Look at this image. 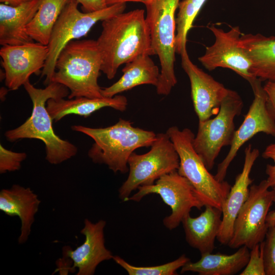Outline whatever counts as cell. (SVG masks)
<instances>
[{
  "label": "cell",
  "instance_id": "1",
  "mask_svg": "<svg viewBox=\"0 0 275 275\" xmlns=\"http://www.w3.org/2000/svg\"><path fill=\"white\" fill-rule=\"evenodd\" d=\"M96 40L102 57L101 71L108 79L119 67L136 57L155 55L144 9L123 12L102 21Z\"/></svg>",
  "mask_w": 275,
  "mask_h": 275
},
{
  "label": "cell",
  "instance_id": "2",
  "mask_svg": "<svg viewBox=\"0 0 275 275\" xmlns=\"http://www.w3.org/2000/svg\"><path fill=\"white\" fill-rule=\"evenodd\" d=\"M23 86L33 103L31 115L20 126L6 131V139L10 142L22 139L41 140L45 146V159L52 164L61 163L75 156L77 148L56 134L52 127L53 120L46 108L48 99L68 96V89L55 82L49 83L44 89L37 88L30 80Z\"/></svg>",
  "mask_w": 275,
  "mask_h": 275
},
{
  "label": "cell",
  "instance_id": "3",
  "mask_svg": "<svg viewBox=\"0 0 275 275\" xmlns=\"http://www.w3.org/2000/svg\"><path fill=\"white\" fill-rule=\"evenodd\" d=\"M133 122L120 118L115 124L105 128L72 125L73 131L84 133L94 142L88 155L95 163L104 164L114 173H126L128 160L136 149L151 147L156 134L150 130L134 127Z\"/></svg>",
  "mask_w": 275,
  "mask_h": 275
},
{
  "label": "cell",
  "instance_id": "4",
  "mask_svg": "<svg viewBox=\"0 0 275 275\" xmlns=\"http://www.w3.org/2000/svg\"><path fill=\"white\" fill-rule=\"evenodd\" d=\"M102 57L96 40H74L60 52L51 82L61 84L69 90L68 99L103 97L98 78Z\"/></svg>",
  "mask_w": 275,
  "mask_h": 275
},
{
  "label": "cell",
  "instance_id": "5",
  "mask_svg": "<svg viewBox=\"0 0 275 275\" xmlns=\"http://www.w3.org/2000/svg\"><path fill=\"white\" fill-rule=\"evenodd\" d=\"M180 0H147L146 20L160 71L156 86L158 95H168L177 82L175 72L176 18Z\"/></svg>",
  "mask_w": 275,
  "mask_h": 275
},
{
  "label": "cell",
  "instance_id": "6",
  "mask_svg": "<svg viewBox=\"0 0 275 275\" xmlns=\"http://www.w3.org/2000/svg\"><path fill=\"white\" fill-rule=\"evenodd\" d=\"M166 132L179 157L178 173L189 181L205 206L222 210L231 186L227 181H218L209 172L194 147V133L189 128L180 130L176 126L170 127Z\"/></svg>",
  "mask_w": 275,
  "mask_h": 275
},
{
  "label": "cell",
  "instance_id": "7",
  "mask_svg": "<svg viewBox=\"0 0 275 275\" xmlns=\"http://www.w3.org/2000/svg\"><path fill=\"white\" fill-rule=\"evenodd\" d=\"M78 4L76 0H69L53 29L47 45L48 57L41 72L47 85L51 82L57 58L65 45L86 36L98 22L123 13L126 8V3L117 4L97 11L86 13L78 10Z\"/></svg>",
  "mask_w": 275,
  "mask_h": 275
},
{
  "label": "cell",
  "instance_id": "8",
  "mask_svg": "<svg viewBox=\"0 0 275 275\" xmlns=\"http://www.w3.org/2000/svg\"><path fill=\"white\" fill-rule=\"evenodd\" d=\"M179 161L178 154L167 132L156 134L149 151L143 154L133 152L129 156V174L118 190L119 198L126 202L139 187L153 184L162 176L177 171Z\"/></svg>",
  "mask_w": 275,
  "mask_h": 275
},
{
  "label": "cell",
  "instance_id": "9",
  "mask_svg": "<svg viewBox=\"0 0 275 275\" xmlns=\"http://www.w3.org/2000/svg\"><path fill=\"white\" fill-rule=\"evenodd\" d=\"M243 106L238 93L229 89L215 117L199 121L193 146L209 170L213 168L222 148L231 145L236 130L234 120Z\"/></svg>",
  "mask_w": 275,
  "mask_h": 275
},
{
  "label": "cell",
  "instance_id": "10",
  "mask_svg": "<svg viewBox=\"0 0 275 275\" xmlns=\"http://www.w3.org/2000/svg\"><path fill=\"white\" fill-rule=\"evenodd\" d=\"M269 187L266 179L250 186L249 197L234 222L227 244L230 248L245 246L251 250L264 240L268 229L267 216L274 202V191Z\"/></svg>",
  "mask_w": 275,
  "mask_h": 275
},
{
  "label": "cell",
  "instance_id": "11",
  "mask_svg": "<svg viewBox=\"0 0 275 275\" xmlns=\"http://www.w3.org/2000/svg\"><path fill=\"white\" fill-rule=\"evenodd\" d=\"M138 189L127 201L139 202L151 194L159 195L172 210L171 214L163 219V225L170 230L179 226L193 208L200 210L205 206L193 186L177 171L162 176L153 184L141 186Z\"/></svg>",
  "mask_w": 275,
  "mask_h": 275
},
{
  "label": "cell",
  "instance_id": "12",
  "mask_svg": "<svg viewBox=\"0 0 275 275\" xmlns=\"http://www.w3.org/2000/svg\"><path fill=\"white\" fill-rule=\"evenodd\" d=\"M261 81L257 78L250 83L254 98L243 121L235 131L228 154L218 164L214 177L219 181H224L228 168L238 150L250 139L260 132L275 138V118L268 109Z\"/></svg>",
  "mask_w": 275,
  "mask_h": 275
},
{
  "label": "cell",
  "instance_id": "13",
  "mask_svg": "<svg viewBox=\"0 0 275 275\" xmlns=\"http://www.w3.org/2000/svg\"><path fill=\"white\" fill-rule=\"evenodd\" d=\"M208 28L215 40L198 58L202 65L209 71L217 68L230 69L250 84L256 79L252 72V63L240 44L242 34L240 28L232 26L227 32L213 25Z\"/></svg>",
  "mask_w": 275,
  "mask_h": 275
},
{
  "label": "cell",
  "instance_id": "14",
  "mask_svg": "<svg viewBox=\"0 0 275 275\" xmlns=\"http://www.w3.org/2000/svg\"><path fill=\"white\" fill-rule=\"evenodd\" d=\"M48 47L33 41L3 45L0 49L5 85L11 91L18 89L33 74L38 75L45 66Z\"/></svg>",
  "mask_w": 275,
  "mask_h": 275
},
{
  "label": "cell",
  "instance_id": "15",
  "mask_svg": "<svg viewBox=\"0 0 275 275\" xmlns=\"http://www.w3.org/2000/svg\"><path fill=\"white\" fill-rule=\"evenodd\" d=\"M180 56L182 67L189 79L191 99L199 121L208 120L218 113L229 89L194 64L187 49Z\"/></svg>",
  "mask_w": 275,
  "mask_h": 275
},
{
  "label": "cell",
  "instance_id": "16",
  "mask_svg": "<svg viewBox=\"0 0 275 275\" xmlns=\"http://www.w3.org/2000/svg\"><path fill=\"white\" fill-rule=\"evenodd\" d=\"M105 226L106 221L103 219L93 223L88 218L85 219L80 231L85 237L83 243L75 250L68 246L63 248V256L70 258L74 270L77 269L76 275H93L100 263L113 259L114 255L105 245Z\"/></svg>",
  "mask_w": 275,
  "mask_h": 275
},
{
  "label": "cell",
  "instance_id": "17",
  "mask_svg": "<svg viewBox=\"0 0 275 275\" xmlns=\"http://www.w3.org/2000/svg\"><path fill=\"white\" fill-rule=\"evenodd\" d=\"M259 155L258 149L253 148L251 144L245 149L242 170L236 176L222 206V223L217 236L221 244L227 245L232 236L236 218L249 197V186L253 181L250 175Z\"/></svg>",
  "mask_w": 275,
  "mask_h": 275
},
{
  "label": "cell",
  "instance_id": "18",
  "mask_svg": "<svg viewBox=\"0 0 275 275\" xmlns=\"http://www.w3.org/2000/svg\"><path fill=\"white\" fill-rule=\"evenodd\" d=\"M40 203L38 195L30 187L13 184L10 188L1 190L0 210L9 216H18L20 220L19 244L28 240Z\"/></svg>",
  "mask_w": 275,
  "mask_h": 275
},
{
  "label": "cell",
  "instance_id": "19",
  "mask_svg": "<svg viewBox=\"0 0 275 275\" xmlns=\"http://www.w3.org/2000/svg\"><path fill=\"white\" fill-rule=\"evenodd\" d=\"M205 207L204 211L198 216L193 217L189 214L181 223L186 242L201 255L213 251L222 219L221 209L209 205Z\"/></svg>",
  "mask_w": 275,
  "mask_h": 275
},
{
  "label": "cell",
  "instance_id": "20",
  "mask_svg": "<svg viewBox=\"0 0 275 275\" xmlns=\"http://www.w3.org/2000/svg\"><path fill=\"white\" fill-rule=\"evenodd\" d=\"M40 0H31L18 6L0 4V44L17 45L34 40L26 27L35 16Z\"/></svg>",
  "mask_w": 275,
  "mask_h": 275
},
{
  "label": "cell",
  "instance_id": "21",
  "mask_svg": "<svg viewBox=\"0 0 275 275\" xmlns=\"http://www.w3.org/2000/svg\"><path fill=\"white\" fill-rule=\"evenodd\" d=\"M128 104L126 97L117 95L113 97L91 98L86 97L74 99L51 98L46 102V108L55 122L69 115L87 117L96 111L105 107L124 112Z\"/></svg>",
  "mask_w": 275,
  "mask_h": 275
},
{
  "label": "cell",
  "instance_id": "22",
  "mask_svg": "<svg viewBox=\"0 0 275 275\" xmlns=\"http://www.w3.org/2000/svg\"><path fill=\"white\" fill-rule=\"evenodd\" d=\"M240 44L252 63L253 75L275 82V37L242 34Z\"/></svg>",
  "mask_w": 275,
  "mask_h": 275
},
{
  "label": "cell",
  "instance_id": "23",
  "mask_svg": "<svg viewBox=\"0 0 275 275\" xmlns=\"http://www.w3.org/2000/svg\"><path fill=\"white\" fill-rule=\"evenodd\" d=\"M123 75L111 86L101 88L102 97H113L118 94L142 85L156 86L160 71L150 56L141 55L125 64Z\"/></svg>",
  "mask_w": 275,
  "mask_h": 275
},
{
  "label": "cell",
  "instance_id": "24",
  "mask_svg": "<svg viewBox=\"0 0 275 275\" xmlns=\"http://www.w3.org/2000/svg\"><path fill=\"white\" fill-rule=\"evenodd\" d=\"M249 249L245 246L238 248L231 255L218 253L201 255L196 262L190 261L181 268L180 272L191 271L200 275H233L243 270L246 265L249 257Z\"/></svg>",
  "mask_w": 275,
  "mask_h": 275
},
{
  "label": "cell",
  "instance_id": "25",
  "mask_svg": "<svg viewBox=\"0 0 275 275\" xmlns=\"http://www.w3.org/2000/svg\"><path fill=\"white\" fill-rule=\"evenodd\" d=\"M69 0H40L37 12L26 27L28 35L35 42L48 44L53 29Z\"/></svg>",
  "mask_w": 275,
  "mask_h": 275
},
{
  "label": "cell",
  "instance_id": "26",
  "mask_svg": "<svg viewBox=\"0 0 275 275\" xmlns=\"http://www.w3.org/2000/svg\"><path fill=\"white\" fill-rule=\"evenodd\" d=\"M207 0H182L176 17V52L180 55L186 49L187 34Z\"/></svg>",
  "mask_w": 275,
  "mask_h": 275
},
{
  "label": "cell",
  "instance_id": "27",
  "mask_svg": "<svg viewBox=\"0 0 275 275\" xmlns=\"http://www.w3.org/2000/svg\"><path fill=\"white\" fill-rule=\"evenodd\" d=\"M113 260L122 267L129 275H176L177 270L190 261L185 254L176 260L162 265L151 266L132 265L121 257L113 256Z\"/></svg>",
  "mask_w": 275,
  "mask_h": 275
},
{
  "label": "cell",
  "instance_id": "28",
  "mask_svg": "<svg viewBox=\"0 0 275 275\" xmlns=\"http://www.w3.org/2000/svg\"><path fill=\"white\" fill-rule=\"evenodd\" d=\"M240 275H266L263 254V241L255 245L250 253L248 262Z\"/></svg>",
  "mask_w": 275,
  "mask_h": 275
},
{
  "label": "cell",
  "instance_id": "29",
  "mask_svg": "<svg viewBox=\"0 0 275 275\" xmlns=\"http://www.w3.org/2000/svg\"><path fill=\"white\" fill-rule=\"evenodd\" d=\"M27 157L25 152H16L5 148L0 145V173L19 170L21 163Z\"/></svg>",
  "mask_w": 275,
  "mask_h": 275
},
{
  "label": "cell",
  "instance_id": "30",
  "mask_svg": "<svg viewBox=\"0 0 275 275\" xmlns=\"http://www.w3.org/2000/svg\"><path fill=\"white\" fill-rule=\"evenodd\" d=\"M266 275H275V222L268 227L263 241Z\"/></svg>",
  "mask_w": 275,
  "mask_h": 275
},
{
  "label": "cell",
  "instance_id": "31",
  "mask_svg": "<svg viewBox=\"0 0 275 275\" xmlns=\"http://www.w3.org/2000/svg\"><path fill=\"white\" fill-rule=\"evenodd\" d=\"M262 156L265 159H271L273 164H267L266 168V174L267 178L266 181L270 187H275V141L268 145L262 153Z\"/></svg>",
  "mask_w": 275,
  "mask_h": 275
},
{
  "label": "cell",
  "instance_id": "32",
  "mask_svg": "<svg viewBox=\"0 0 275 275\" xmlns=\"http://www.w3.org/2000/svg\"><path fill=\"white\" fill-rule=\"evenodd\" d=\"M84 12H93L106 8V0H76Z\"/></svg>",
  "mask_w": 275,
  "mask_h": 275
},
{
  "label": "cell",
  "instance_id": "33",
  "mask_svg": "<svg viewBox=\"0 0 275 275\" xmlns=\"http://www.w3.org/2000/svg\"><path fill=\"white\" fill-rule=\"evenodd\" d=\"M263 89L267 96L268 109L275 118V82L267 81Z\"/></svg>",
  "mask_w": 275,
  "mask_h": 275
},
{
  "label": "cell",
  "instance_id": "34",
  "mask_svg": "<svg viewBox=\"0 0 275 275\" xmlns=\"http://www.w3.org/2000/svg\"><path fill=\"white\" fill-rule=\"evenodd\" d=\"M58 268L56 271H59L61 274H67L69 272H74L73 262L68 257L63 256L57 260Z\"/></svg>",
  "mask_w": 275,
  "mask_h": 275
},
{
  "label": "cell",
  "instance_id": "35",
  "mask_svg": "<svg viewBox=\"0 0 275 275\" xmlns=\"http://www.w3.org/2000/svg\"><path fill=\"white\" fill-rule=\"evenodd\" d=\"M147 0H106L107 6L117 4L126 3L127 2L142 3L144 4Z\"/></svg>",
  "mask_w": 275,
  "mask_h": 275
},
{
  "label": "cell",
  "instance_id": "36",
  "mask_svg": "<svg viewBox=\"0 0 275 275\" xmlns=\"http://www.w3.org/2000/svg\"><path fill=\"white\" fill-rule=\"evenodd\" d=\"M274 191V202H275V187L272 188ZM268 227L275 222V210L269 212L266 219Z\"/></svg>",
  "mask_w": 275,
  "mask_h": 275
},
{
  "label": "cell",
  "instance_id": "37",
  "mask_svg": "<svg viewBox=\"0 0 275 275\" xmlns=\"http://www.w3.org/2000/svg\"><path fill=\"white\" fill-rule=\"evenodd\" d=\"M31 0H0L1 3L16 6L30 1Z\"/></svg>",
  "mask_w": 275,
  "mask_h": 275
}]
</instances>
